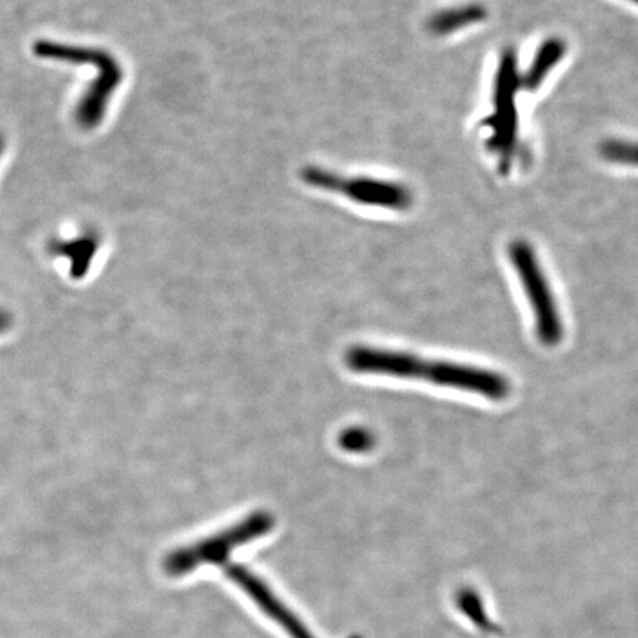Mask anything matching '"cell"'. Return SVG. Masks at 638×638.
Returning a JSON list of instances; mask_svg holds the SVG:
<instances>
[{
  "mask_svg": "<svg viewBox=\"0 0 638 638\" xmlns=\"http://www.w3.org/2000/svg\"><path fill=\"white\" fill-rule=\"evenodd\" d=\"M6 150V138L2 132H0V159H2L3 153Z\"/></svg>",
  "mask_w": 638,
  "mask_h": 638,
  "instance_id": "4fadbf2b",
  "label": "cell"
},
{
  "mask_svg": "<svg viewBox=\"0 0 638 638\" xmlns=\"http://www.w3.org/2000/svg\"><path fill=\"white\" fill-rule=\"evenodd\" d=\"M522 88V77L517 70V58L514 51L504 52L498 65L497 79H495L494 113L489 119L491 126L492 150L500 157L501 166L509 170L511 160L514 157L517 145V120L516 96Z\"/></svg>",
  "mask_w": 638,
  "mask_h": 638,
  "instance_id": "277c9868",
  "label": "cell"
},
{
  "mask_svg": "<svg viewBox=\"0 0 638 638\" xmlns=\"http://www.w3.org/2000/svg\"><path fill=\"white\" fill-rule=\"evenodd\" d=\"M274 525L271 514L256 511L226 531L172 551L164 560V571L170 576H182L191 574L200 566L224 565L232 551L268 534Z\"/></svg>",
  "mask_w": 638,
  "mask_h": 638,
  "instance_id": "7a4b0ae2",
  "label": "cell"
},
{
  "mask_svg": "<svg viewBox=\"0 0 638 638\" xmlns=\"http://www.w3.org/2000/svg\"><path fill=\"white\" fill-rule=\"evenodd\" d=\"M99 244L101 240L96 232L85 231L67 240H52L49 243V252L54 256L65 257L70 262L71 277L83 278L91 268Z\"/></svg>",
  "mask_w": 638,
  "mask_h": 638,
  "instance_id": "52a82bcc",
  "label": "cell"
},
{
  "mask_svg": "<svg viewBox=\"0 0 638 638\" xmlns=\"http://www.w3.org/2000/svg\"><path fill=\"white\" fill-rule=\"evenodd\" d=\"M485 17V11L480 6H467V8L458 9V11L449 12L439 20V27L444 30H454L458 27L466 26V24L476 23Z\"/></svg>",
  "mask_w": 638,
  "mask_h": 638,
  "instance_id": "8fae6325",
  "label": "cell"
},
{
  "mask_svg": "<svg viewBox=\"0 0 638 638\" xmlns=\"http://www.w3.org/2000/svg\"><path fill=\"white\" fill-rule=\"evenodd\" d=\"M226 574L240 585L266 615L271 616L293 638H315L308 628L297 619V616L277 596L274 591L249 569L240 565L226 566Z\"/></svg>",
  "mask_w": 638,
  "mask_h": 638,
  "instance_id": "8992f818",
  "label": "cell"
},
{
  "mask_svg": "<svg viewBox=\"0 0 638 638\" xmlns=\"http://www.w3.org/2000/svg\"><path fill=\"white\" fill-rule=\"evenodd\" d=\"M600 156L610 163L638 167V142L609 139L600 145Z\"/></svg>",
  "mask_w": 638,
  "mask_h": 638,
  "instance_id": "9c48e42d",
  "label": "cell"
},
{
  "mask_svg": "<svg viewBox=\"0 0 638 638\" xmlns=\"http://www.w3.org/2000/svg\"><path fill=\"white\" fill-rule=\"evenodd\" d=\"M566 54V45L559 37H551L545 40L535 55L534 63L522 76V88L526 91H535L543 85L550 71L560 63Z\"/></svg>",
  "mask_w": 638,
  "mask_h": 638,
  "instance_id": "ba28073f",
  "label": "cell"
},
{
  "mask_svg": "<svg viewBox=\"0 0 638 638\" xmlns=\"http://www.w3.org/2000/svg\"><path fill=\"white\" fill-rule=\"evenodd\" d=\"M510 257L531 302L538 339L545 346L559 345L563 337L562 319L534 250L526 241H514Z\"/></svg>",
  "mask_w": 638,
  "mask_h": 638,
  "instance_id": "3957f363",
  "label": "cell"
},
{
  "mask_svg": "<svg viewBox=\"0 0 638 638\" xmlns=\"http://www.w3.org/2000/svg\"><path fill=\"white\" fill-rule=\"evenodd\" d=\"M356 638H358V637H356Z\"/></svg>",
  "mask_w": 638,
  "mask_h": 638,
  "instance_id": "9a60e30c",
  "label": "cell"
},
{
  "mask_svg": "<svg viewBox=\"0 0 638 638\" xmlns=\"http://www.w3.org/2000/svg\"><path fill=\"white\" fill-rule=\"evenodd\" d=\"M631 2L637 3L638 5V0H631Z\"/></svg>",
  "mask_w": 638,
  "mask_h": 638,
  "instance_id": "5bb4252c",
  "label": "cell"
},
{
  "mask_svg": "<svg viewBox=\"0 0 638 638\" xmlns=\"http://www.w3.org/2000/svg\"><path fill=\"white\" fill-rule=\"evenodd\" d=\"M374 444L373 435L370 430L362 429V427H351L340 433L339 445L348 452H365L371 449Z\"/></svg>",
  "mask_w": 638,
  "mask_h": 638,
  "instance_id": "30bf717a",
  "label": "cell"
},
{
  "mask_svg": "<svg viewBox=\"0 0 638 638\" xmlns=\"http://www.w3.org/2000/svg\"><path fill=\"white\" fill-rule=\"evenodd\" d=\"M9 325H11V317H9L8 312L0 311V333L8 330Z\"/></svg>",
  "mask_w": 638,
  "mask_h": 638,
  "instance_id": "7c38bea8",
  "label": "cell"
},
{
  "mask_svg": "<svg viewBox=\"0 0 638 638\" xmlns=\"http://www.w3.org/2000/svg\"><path fill=\"white\" fill-rule=\"evenodd\" d=\"M346 364L358 374L424 380L438 386L478 393L494 401L510 395V383L501 374L455 362L430 361L407 352L353 346L346 353Z\"/></svg>",
  "mask_w": 638,
  "mask_h": 638,
  "instance_id": "6da1fadb",
  "label": "cell"
},
{
  "mask_svg": "<svg viewBox=\"0 0 638 638\" xmlns=\"http://www.w3.org/2000/svg\"><path fill=\"white\" fill-rule=\"evenodd\" d=\"M125 79V68L116 55L105 51L96 65V76L85 89L74 110L77 125L85 130H94L104 123L111 101Z\"/></svg>",
  "mask_w": 638,
  "mask_h": 638,
  "instance_id": "5b68a950",
  "label": "cell"
}]
</instances>
